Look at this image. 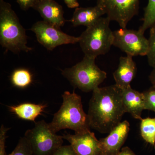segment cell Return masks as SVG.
Returning a JSON list of instances; mask_svg holds the SVG:
<instances>
[{
    "mask_svg": "<svg viewBox=\"0 0 155 155\" xmlns=\"http://www.w3.org/2000/svg\"><path fill=\"white\" fill-rule=\"evenodd\" d=\"M92 92L87 114L90 127L101 133H109L121 122L125 113L122 89L115 84Z\"/></svg>",
    "mask_w": 155,
    "mask_h": 155,
    "instance_id": "6da1fadb",
    "label": "cell"
},
{
    "mask_svg": "<svg viewBox=\"0 0 155 155\" xmlns=\"http://www.w3.org/2000/svg\"><path fill=\"white\" fill-rule=\"evenodd\" d=\"M62 97V105L49 123L51 129L56 133L65 129H71L75 133L90 130L88 116L84 111L80 96L74 91H66Z\"/></svg>",
    "mask_w": 155,
    "mask_h": 155,
    "instance_id": "7a4b0ae2",
    "label": "cell"
},
{
    "mask_svg": "<svg viewBox=\"0 0 155 155\" xmlns=\"http://www.w3.org/2000/svg\"><path fill=\"white\" fill-rule=\"evenodd\" d=\"M0 44L14 53L30 51L25 29L9 3L0 0Z\"/></svg>",
    "mask_w": 155,
    "mask_h": 155,
    "instance_id": "3957f363",
    "label": "cell"
},
{
    "mask_svg": "<svg viewBox=\"0 0 155 155\" xmlns=\"http://www.w3.org/2000/svg\"><path fill=\"white\" fill-rule=\"evenodd\" d=\"M110 20L101 17L81 34L79 43L84 55L94 58L109 51L114 42V31L110 28Z\"/></svg>",
    "mask_w": 155,
    "mask_h": 155,
    "instance_id": "277c9868",
    "label": "cell"
},
{
    "mask_svg": "<svg viewBox=\"0 0 155 155\" xmlns=\"http://www.w3.org/2000/svg\"><path fill=\"white\" fill-rule=\"evenodd\" d=\"M95 58L84 55L82 61L62 71V74L75 88L85 92L93 91L107 77L95 64Z\"/></svg>",
    "mask_w": 155,
    "mask_h": 155,
    "instance_id": "5b68a950",
    "label": "cell"
},
{
    "mask_svg": "<svg viewBox=\"0 0 155 155\" xmlns=\"http://www.w3.org/2000/svg\"><path fill=\"white\" fill-rule=\"evenodd\" d=\"M24 137L29 142L34 155H52L64 143L63 136L54 132L49 123L43 120L26 130Z\"/></svg>",
    "mask_w": 155,
    "mask_h": 155,
    "instance_id": "8992f818",
    "label": "cell"
},
{
    "mask_svg": "<svg viewBox=\"0 0 155 155\" xmlns=\"http://www.w3.org/2000/svg\"><path fill=\"white\" fill-rule=\"evenodd\" d=\"M140 0H97L111 21L118 22L122 28H126L129 21L138 13Z\"/></svg>",
    "mask_w": 155,
    "mask_h": 155,
    "instance_id": "52a82bcc",
    "label": "cell"
},
{
    "mask_svg": "<svg viewBox=\"0 0 155 155\" xmlns=\"http://www.w3.org/2000/svg\"><path fill=\"white\" fill-rule=\"evenodd\" d=\"M114 35L113 45L119 48L126 54L133 57L147 55L148 39L140 31L121 28L114 31Z\"/></svg>",
    "mask_w": 155,
    "mask_h": 155,
    "instance_id": "ba28073f",
    "label": "cell"
},
{
    "mask_svg": "<svg viewBox=\"0 0 155 155\" xmlns=\"http://www.w3.org/2000/svg\"><path fill=\"white\" fill-rule=\"evenodd\" d=\"M30 29L35 33L38 41L49 51L62 45L77 43L80 40L79 37L64 33L61 28L44 20L35 23Z\"/></svg>",
    "mask_w": 155,
    "mask_h": 155,
    "instance_id": "9c48e42d",
    "label": "cell"
},
{
    "mask_svg": "<svg viewBox=\"0 0 155 155\" xmlns=\"http://www.w3.org/2000/svg\"><path fill=\"white\" fill-rule=\"evenodd\" d=\"M67 140L77 155H101L100 140L90 130L62 136Z\"/></svg>",
    "mask_w": 155,
    "mask_h": 155,
    "instance_id": "30bf717a",
    "label": "cell"
},
{
    "mask_svg": "<svg viewBox=\"0 0 155 155\" xmlns=\"http://www.w3.org/2000/svg\"><path fill=\"white\" fill-rule=\"evenodd\" d=\"M130 131V124L127 120L119 123L109 135L100 140L101 155H118L125 143Z\"/></svg>",
    "mask_w": 155,
    "mask_h": 155,
    "instance_id": "8fae6325",
    "label": "cell"
},
{
    "mask_svg": "<svg viewBox=\"0 0 155 155\" xmlns=\"http://www.w3.org/2000/svg\"><path fill=\"white\" fill-rule=\"evenodd\" d=\"M32 8L38 11L44 21L59 28L65 24L63 8L54 0H37Z\"/></svg>",
    "mask_w": 155,
    "mask_h": 155,
    "instance_id": "7c38bea8",
    "label": "cell"
},
{
    "mask_svg": "<svg viewBox=\"0 0 155 155\" xmlns=\"http://www.w3.org/2000/svg\"><path fill=\"white\" fill-rule=\"evenodd\" d=\"M137 71L136 65L132 56L127 55L125 57H120L118 67L113 73L115 84L121 89L130 86Z\"/></svg>",
    "mask_w": 155,
    "mask_h": 155,
    "instance_id": "4fadbf2b",
    "label": "cell"
},
{
    "mask_svg": "<svg viewBox=\"0 0 155 155\" xmlns=\"http://www.w3.org/2000/svg\"><path fill=\"white\" fill-rule=\"evenodd\" d=\"M122 89V102L125 113H129L133 118L141 120L142 113L144 110L143 93L137 91L131 86Z\"/></svg>",
    "mask_w": 155,
    "mask_h": 155,
    "instance_id": "5bb4252c",
    "label": "cell"
},
{
    "mask_svg": "<svg viewBox=\"0 0 155 155\" xmlns=\"http://www.w3.org/2000/svg\"><path fill=\"white\" fill-rule=\"evenodd\" d=\"M105 13L99 6L87 8H78L75 9L72 19L69 20L74 26L84 25L89 27L99 19Z\"/></svg>",
    "mask_w": 155,
    "mask_h": 155,
    "instance_id": "9a60e30c",
    "label": "cell"
},
{
    "mask_svg": "<svg viewBox=\"0 0 155 155\" xmlns=\"http://www.w3.org/2000/svg\"><path fill=\"white\" fill-rule=\"evenodd\" d=\"M46 104L22 103L17 106L9 107V110L18 117L24 120L34 122L46 107Z\"/></svg>",
    "mask_w": 155,
    "mask_h": 155,
    "instance_id": "2e32d148",
    "label": "cell"
},
{
    "mask_svg": "<svg viewBox=\"0 0 155 155\" xmlns=\"http://www.w3.org/2000/svg\"><path fill=\"white\" fill-rule=\"evenodd\" d=\"M140 134L148 143L155 146V118L142 119L140 125Z\"/></svg>",
    "mask_w": 155,
    "mask_h": 155,
    "instance_id": "e0dca14e",
    "label": "cell"
},
{
    "mask_svg": "<svg viewBox=\"0 0 155 155\" xmlns=\"http://www.w3.org/2000/svg\"><path fill=\"white\" fill-rule=\"evenodd\" d=\"M11 81L14 86L24 88L30 85L32 82V75L27 69H16L11 75Z\"/></svg>",
    "mask_w": 155,
    "mask_h": 155,
    "instance_id": "ac0fdd59",
    "label": "cell"
},
{
    "mask_svg": "<svg viewBox=\"0 0 155 155\" xmlns=\"http://www.w3.org/2000/svg\"><path fill=\"white\" fill-rule=\"evenodd\" d=\"M143 24L138 30L144 33L147 29L155 25V0H148L144 8Z\"/></svg>",
    "mask_w": 155,
    "mask_h": 155,
    "instance_id": "d6986e66",
    "label": "cell"
},
{
    "mask_svg": "<svg viewBox=\"0 0 155 155\" xmlns=\"http://www.w3.org/2000/svg\"><path fill=\"white\" fill-rule=\"evenodd\" d=\"M7 155H34L29 142L25 137L19 140L14 150Z\"/></svg>",
    "mask_w": 155,
    "mask_h": 155,
    "instance_id": "ffe728a7",
    "label": "cell"
},
{
    "mask_svg": "<svg viewBox=\"0 0 155 155\" xmlns=\"http://www.w3.org/2000/svg\"><path fill=\"white\" fill-rule=\"evenodd\" d=\"M149 47L147 56L148 62L150 67L155 68V25L150 28L148 39Z\"/></svg>",
    "mask_w": 155,
    "mask_h": 155,
    "instance_id": "44dd1931",
    "label": "cell"
},
{
    "mask_svg": "<svg viewBox=\"0 0 155 155\" xmlns=\"http://www.w3.org/2000/svg\"><path fill=\"white\" fill-rule=\"evenodd\" d=\"M144 110L155 112V87L152 86L143 92Z\"/></svg>",
    "mask_w": 155,
    "mask_h": 155,
    "instance_id": "7402d4cb",
    "label": "cell"
},
{
    "mask_svg": "<svg viewBox=\"0 0 155 155\" xmlns=\"http://www.w3.org/2000/svg\"><path fill=\"white\" fill-rule=\"evenodd\" d=\"M10 129L2 125L0 128V155H7L6 152V140L7 133Z\"/></svg>",
    "mask_w": 155,
    "mask_h": 155,
    "instance_id": "603a6c76",
    "label": "cell"
},
{
    "mask_svg": "<svg viewBox=\"0 0 155 155\" xmlns=\"http://www.w3.org/2000/svg\"><path fill=\"white\" fill-rule=\"evenodd\" d=\"M52 155H77L71 146L69 145L62 146Z\"/></svg>",
    "mask_w": 155,
    "mask_h": 155,
    "instance_id": "cb8c5ba5",
    "label": "cell"
},
{
    "mask_svg": "<svg viewBox=\"0 0 155 155\" xmlns=\"http://www.w3.org/2000/svg\"><path fill=\"white\" fill-rule=\"evenodd\" d=\"M20 8L24 11L28 10L33 7L37 0H16Z\"/></svg>",
    "mask_w": 155,
    "mask_h": 155,
    "instance_id": "d4e9b609",
    "label": "cell"
},
{
    "mask_svg": "<svg viewBox=\"0 0 155 155\" xmlns=\"http://www.w3.org/2000/svg\"><path fill=\"white\" fill-rule=\"evenodd\" d=\"M67 7L70 8H76L79 5L77 0H64Z\"/></svg>",
    "mask_w": 155,
    "mask_h": 155,
    "instance_id": "484cf974",
    "label": "cell"
},
{
    "mask_svg": "<svg viewBox=\"0 0 155 155\" xmlns=\"http://www.w3.org/2000/svg\"><path fill=\"white\" fill-rule=\"evenodd\" d=\"M118 155H136L130 148L127 147H122Z\"/></svg>",
    "mask_w": 155,
    "mask_h": 155,
    "instance_id": "4316f807",
    "label": "cell"
},
{
    "mask_svg": "<svg viewBox=\"0 0 155 155\" xmlns=\"http://www.w3.org/2000/svg\"><path fill=\"white\" fill-rule=\"evenodd\" d=\"M149 79L153 86L155 87V68H153L149 76Z\"/></svg>",
    "mask_w": 155,
    "mask_h": 155,
    "instance_id": "83f0119b",
    "label": "cell"
}]
</instances>
